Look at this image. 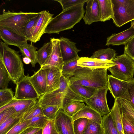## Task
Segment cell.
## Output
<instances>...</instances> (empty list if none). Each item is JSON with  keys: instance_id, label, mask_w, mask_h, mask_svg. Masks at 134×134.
<instances>
[{"instance_id": "6", "label": "cell", "mask_w": 134, "mask_h": 134, "mask_svg": "<svg viewBox=\"0 0 134 134\" xmlns=\"http://www.w3.org/2000/svg\"><path fill=\"white\" fill-rule=\"evenodd\" d=\"M74 100L73 93L68 90L65 92L45 93L40 97L38 101L40 105L57 106L63 108Z\"/></svg>"}, {"instance_id": "37", "label": "cell", "mask_w": 134, "mask_h": 134, "mask_svg": "<svg viewBox=\"0 0 134 134\" xmlns=\"http://www.w3.org/2000/svg\"><path fill=\"white\" fill-rule=\"evenodd\" d=\"M11 117L0 124V134H6L20 121L21 118Z\"/></svg>"}, {"instance_id": "50", "label": "cell", "mask_w": 134, "mask_h": 134, "mask_svg": "<svg viewBox=\"0 0 134 134\" xmlns=\"http://www.w3.org/2000/svg\"><path fill=\"white\" fill-rule=\"evenodd\" d=\"M113 4L119 5H125L133 2V0H112Z\"/></svg>"}, {"instance_id": "43", "label": "cell", "mask_w": 134, "mask_h": 134, "mask_svg": "<svg viewBox=\"0 0 134 134\" xmlns=\"http://www.w3.org/2000/svg\"><path fill=\"white\" fill-rule=\"evenodd\" d=\"M29 124V120H24L22 116L19 122L6 134H20L28 127Z\"/></svg>"}, {"instance_id": "9", "label": "cell", "mask_w": 134, "mask_h": 134, "mask_svg": "<svg viewBox=\"0 0 134 134\" xmlns=\"http://www.w3.org/2000/svg\"><path fill=\"white\" fill-rule=\"evenodd\" d=\"M132 3L125 5L113 4L114 15L112 18L115 25L120 27L134 20V0Z\"/></svg>"}, {"instance_id": "3", "label": "cell", "mask_w": 134, "mask_h": 134, "mask_svg": "<svg viewBox=\"0 0 134 134\" xmlns=\"http://www.w3.org/2000/svg\"><path fill=\"white\" fill-rule=\"evenodd\" d=\"M0 15V27L24 36V32L28 23L38 15L40 12H15L3 9Z\"/></svg>"}, {"instance_id": "40", "label": "cell", "mask_w": 134, "mask_h": 134, "mask_svg": "<svg viewBox=\"0 0 134 134\" xmlns=\"http://www.w3.org/2000/svg\"><path fill=\"white\" fill-rule=\"evenodd\" d=\"M122 122L124 134H134V121L122 113Z\"/></svg>"}, {"instance_id": "14", "label": "cell", "mask_w": 134, "mask_h": 134, "mask_svg": "<svg viewBox=\"0 0 134 134\" xmlns=\"http://www.w3.org/2000/svg\"><path fill=\"white\" fill-rule=\"evenodd\" d=\"M43 66L46 69L47 73V85L46 93H52L59 88L61 71L54 66Z\"/></svg>"}, {"instance_id": "12", "label": "cell", "mask_w": 134, "mask_h": 134, "mask_svg": "<svg viewBox=\"0 0 134 134\" xmlns=\"http://www.w3.org/2000/svg\"><path fill=\"white\" fill-rule=\"evenodd\" d=\"M53 15L46 10L40 12L39 18L32 33L31 42L35 43L40 41Z\"/></svg>"}, {"instance_id": "4", "label": "cell", "mask_w": 134, "mask_h": 134, "mask_svg": "<svg viewBox=\"0 0 134 134\" xmlns=\"http://www.w3.org/2000/svg\"><path fill=\"white\" fill-rule=\"evenodd\" d=\"M0 59H1L10 76L16 84L25 75L24 65L20 56L15 50L1 40Z\"/></svg>"}, {"instance_id": "49", "label": "cell", "mask_w": 134, "mask_h": 134, "mask_svg": "<svg viewBox=\"0 0 134 134\" xmlns=\"http://www.w3.org/2000/svg\"><path fill=\"white\" fill-rule=\"evenodd\" d=\"M130 101L134 106V79L128 81Z\"/></svg>"}, {"instance_id": "22", "label": "cell", "mask_w": 134, "mask_h": 134, "mask_svg": "<svg viewBox=\"0 0 134 134\" xmlns=\"http://www.w3.org/2000/svg\"><path fill=\"white\" fill-rule=\"evenodd\" d=\"M81 118H86L102 125V116L97 112L87 105L72 117L73 121Z\"/></svg>"}, {"instance_id": "41", "label": "cell", "mask_w": 134, "mask_h": 134, "mask_svg": "<svg viewBox=\"0 0 134 134\" xmlns=\"http://www.w3.org/2000/svg\"><path fill=\"white\" fill-rule=\"evenodd\" d=\"M45 116L50 120L54 119L61 108L57 106L40 105Z\"/></svg>"}, {"instance_id": "26", "label": "cell", "mask_w": 134, "mask_h": 134, "mask_svg": "<svg viewBox=\"0 0 134 134\" xmlns=\"http://www.w3.org/2000/svg\"><path fill=\"white\" fill-rule=\"evenodd\" d=\"M80 58L78 57L64 62L61 71L62 75L68 79L73 76L77 71L82 68L77 64Z\"/></svg>"}, {"instance_id": "17", "label": "cell", "mask_w": 134, "mask_h": 134, "mask_svg": "<svg viewBox=\"0 0 134 134\" xmlns=\"http://www.w3.org/2000/svg\"><path fill=\"white\" fill-rule=\"evenodd\" d=\"M77 65L80 67L90 69H108L115 65L112 60H104L88 57H80Z\"/></svg>"}, {"instance_id": "31", "label": "cell", "mask_w": 134, "mask_h": 134, "mask_svg": "<svg viewBox=\"0 0 134 134\" xmlns=\"http://www.w3.org/2000/svg\"><path fill=\"white\" fill-rule=\"evenodd\" d=\"M117 99L122 113L134 121V106L129 100L121 98Z\"/></svg>"}, {"instance_id": "20", "label": "cell", "mask_w": 134, "mask_h": 134, "mask_svg": "<svg viewBox=\"0 0 134 134\" xmlns=\"http://www.w3.org/2000/svg\"><path fill=\"white\" fill-rule=\"evenodd\" d=\"M0 37L6 44L19 47L27 42L24 37L0 27Z\"/></svg>"}, {"instance_id": "30", "label": "cell", "mask_w": 134, "mask_h": 134, "mask_svg": "<svg viewBox=\"0 0 134 134\" xmlns=\"http://www.w3.org/2000/svg\"><path fill=\"white\" fill-rule=\"evenodd\" d=\"M116 55V51L110 48L100 49L94 52L90 58L112 60Z\"/></svg>"}, {"instance_id": "8", "label": "cell", "mask_w": 134, "mask_h": 134, "mask_svg": "<svg viewBox=\"0 0 134 134\" xmlns=\"http://www.w3.org/2000/svg\"><path fill=\"white\" fill-rule=\"evenodd\" d=\"M29 75L21 77L16 83L14 99L19 100H37L38 95L29 79Z\"/></svg>"}, {"instance_id": "29", "label": "cell", "mask_w": 134, "mask_h": 134, "mask_svg": "<svg viewBox=\"0 0 134 134\" xmlns=\"http://www.w3.org/2000/svg\"><path fill=\"white\" fill-rule=\"evenodd\" d=\"M102 125L104 130V134H119L110 113L102 116Z\"/></svg>"}, {"instance_id": "44", "label": "cell", "mask_w": 134, "mask_h": 134, "mask_svg": "<svg viewBox=\"0 0 134 134\" xmlns=\"http://www.w3.org/2000/svg\"><path fill=\"white\" fill-rule=\"evenodd\" d=\"M39 15L40 14L29 22L25 27L24 36L27 41H30L31 40L32 32L38 20Z\"/></svg>"}, {"instance_id": "38", "label": "cell", "mask_w": 134, "mask_h": 134, "mask_svg": "<svg viewBox=\"0 0 134 134\" xmlns=\"http://www.w3.org/2000/svg\"><path fill=\"white\" fill-rule=\"evenodd\" d=\"M49 120L44 115L36 116L29 120L28 127L43 129Z\"/></svg>"}, {"instance_id": "47", "label": "cell", "mask_w": 134, "mask_h": 134, "mask_svg": "<svg viewBox=\"0 0 134 134\" xmlns=\"http://www.w3.org/2000/svg\"><path fill=\"white\" fill-rule=\"evenodd\" d=\"M124 53L134 60V37L125 45Z\"/></svg>"}, {"instance_id": "36", "label": "cell", "mask_w": 134, "mask_h": 134, "mask_svg": "<svg viewBox=\"0 0 134 134\" xmlns=\"http://www.w3.org/2000/svg\"><path fill=\"white\" fill-rule=\"evenodd\" d=\"M13 92L10 88L0 89V108L4 106L14 99Z\"/></svg>"}, {"instance_id": "11", "label": "cell", "mask_w": 134, "mask_h": 134, "mask_svg": "<svg viewBox=\"0 0 134 134\" xmlns=\"http://www.w3.org/2000/svg\"><path fill=\"white\" fill-rule=\"evenodd\" d=\"M55 126L58 134H75L73 127V120L61 108L54 119Z\"/></svg>"}, {"instance_id": "25", "label": "cell", "mask_w": 134, "mask_h": 134, "mask_svg": "<svg viewBox=\"0 0 134 134\" xmlns=\"http://www.w3.org/2000/svg\"><path fill=\"white\" fill-rule=\"evenodd\" d=\"M18 47L23 57H27L30 58L31 61V63L32 66L33 67H35L38 63L36 51L37 48L33 45L32 42L30 44L27 42Z\"/></svg>"}, {"instance_id": "24", "label": "cell", "mask_w": 134, "mask_h": 134, "mask_svg": "<svg viewBox=\"0 0 134 134\" xmlns=\"http://www.w3.org/2000/svg\"><path fill=\"white\" fill-rule=\"evenodd\" d=\"M100 8V21L112 19L114 15L113 4L112 0H98Z\"/></svg>"}, {"instance_id": "16", "label": "cell", "mask_w": 134, "mask_h": 134, "mask_svg": "<svg viewBox=\"0 0 134 134\" xmlns=\"http://www.w3.org/2000/svg\"><path fill=\"white\" fill-rule=\"evenodd\" d=\"M85 15L83 18L86 25L100 21V8L98 0H87Z\"/></svg>"}, {"instance_id": "2", "label": "cell", "mask_w": 134, "mask_h": 134, "mask_svg": "<svg viewBox=\"0 0 134 134\" xmlns=\"http://www.w3.org/2000/svg\"><path fill=\"white\" fill-rule=\"evenodd\" d=\"M107 69H90L82 67L69 79V85H81L97 90L108 86Z\"/></svg>"}, {"instance_id": "35", "label": "cell", "mask_w": 134, "mask_h": 134, "mask_svg": "<svg viewBox=\"0 0 134 134\" xmlns=\"http://www.w3.org/2000/svg\"><path fill=\"white\" fill-rule=\"evenodd\" d=\"M102 125L88 120L87 125L82 134H104Z\"/></svg>"}, {"instance_id": "27", "label": "cell", "mask_w": 134, "mask_h": 134, "mask_svg": "<svg viewBox=\"0 0 134 134\" xmlns=\"http://www.w3.org/2000/svg\"><path fill=\"white\" fill-rule=\"evenodd\" d=\"M69 86L74 92L85 99L90 98L97 90L79 85L71 84Z\"/></svg>"}, {"instance_id": "39", "label": "cell", "mask_w": 134, "mask_h": 134, "mask_svg": "<svg viewBox=\"0 0 134 134\" xmlns=\"http://www.w3.org/2000/svg\"><path fill=\"white\" fill-rule=\"evenodd\" d=\"M88 119L81 118L73 121V127L75 134H82L88 124Z\"/></svg>"}, {"instance_id": "18", "label": "cell", "mask_w": 134, "mask_h": 134, "mask_svg": "<svg viewBox=\"0 0 134 134\" xmlns=\"http://www.w3.org/2000/svg\"><path fill=\"white\" fill-rule=\"evenodd\" d=\"M64 62L79 57V52L81 51L76 46V43L71 41L68 38L63 37L59 38Z\"/></svg>"}, {"instance_id": "1", "label": "cell", "mask_w": 134, "mask_h": 134, "mask_svg": "<svg viewBox=\"0 0 134 134\" xmlns=\"http://www.w3.org/2000/svg\"><path fill=\"white\" fill-rule=\"evenodd\" d=\"M85 3L77 4L62 10L53 18L47 27L45 33L58 34L72 28L84 16Z\"/></svg>"}, {"instance_id": "15", "label": "cell", "mask_w": 134, "mask_h": 134, "mask_svg": "<svg viewBox=\"0 0 134 134\" xmlns=\"http://www.w3.org/2000/svg\"><path fill=\"white\" fill-rule=\"evenodd\" d=\"M29 80L38 95L41 96L46 93L47 85V73L44 66L29 76Z\"/></svg>"}, {"instance_id": "34", "label": "cell", "mask_w": 134, "mask_h": 134, "mask_svg": "<svg viewBox=\"0 0 134 134\" xmlns=\"http://www.w3.org/2000/svg\"><path fill=\"white\" fill-rule=\"evenodd\" d=\"M43 115H44L38 100L23 115L22 117L25 120H29L36 116Z\"/></svg>"}, {"instance_id": "53", "label": "cell", "mask_w": 134, "mask_h": 134, "mask_svg": "<svg viewBox=\"0 0 134 134\" xmlns=\"http://www.w3.org/2000/svg\"><path fill=\"white\" fill-rule=\"evenodd\" d=\"M42 129H41L39 131H37L34 134H42Z\"/></svg>"}, {"instance_id": "54", "label": "cell", "mask_w": 134, "mask_h": 134, "mask_svg": "<svg viewBox=\"0 0 134 134\" xmlns=\"http://www.w3.org/2000/svg\"><path fill=\"white\" fill-rule=\"evenodd\" d=\"M131 26L134 29V20L131 21Z\"/></svg>"}, {"instance_id": "19", "label": "cell", "mask_w": 134, "mask_h": 134, "mask_svg": "<svg viewBox=\"0 0 134 134\" xmlns=\"http://www.w3.org/2000/svg\"><path fill=\"white\" fill-rule=\"evenodd\" d=\"M134 37V29L132 26L118 34H114L108 37L105 46L125 45Z\"/></svg>"}, {"instance_id": "10", "label": "cell", "mask_w": 134, "mask_h": 134, "mask_svg": "<svg viewBox=\"0 0 134 134\" xmlns=\"http://www.w3.org/2000/svg\"><path fill=\"white\" fill-rule=\"evenodd\" d=\"M109 90L114 99L121 98L129 100L128 81L116 78L110 75H108Z\"/></svg>"}, {"instance_id": "21", "label": "cell", "mask_w": 134, "mask_h": 134, "mask_svg": "<svg viewBox=\"0 0 134 134\" xmlns=\"http://www.w3.org/2000/svg\"><path fill=\"white\" fill-rule=\"evenodd\" d=\"M38 101L37 100H19L14 99L10 103L2 107H13L15 110V114L13 117L20 118Z\"/></svg>"}, {"instance_id": "42", "label": "cell", "mask_w": 134, "mask_h": 134, "mask_svg": "<svg viewBox=\"0 0 134 134\" xmlns=\"http://www.w3.org/2000/svg\"><path fill=\"white\" fill-rule=\"evenodd\" d=\"M15 114V110L13 107L0 108V124L14 116Z\"/></svg>"}, {"instance_id": "48", "label": "cell", "mask_w": 134, "mask_h": 134, "mask_svg": "<svg viewBox=\"0 0 134 134\" xmlns=\"http://www.w3.org/2000/svg\"><path fill=\"white\" fill-rule=\"evenodd\" d=\"M69 87V79H66L62 75L60 78L59 88L53 93H58L65 92L68 90Z\"/></svg>"}, {"instance_id": "13", "label": "cell", "mask_w": 134, "mask_h": 134, "mask_svg": "<svg viewBox=\"0 0 134 134\" xmlns=\"http://www.w3.org/2000/svg\"><path fill=\"white\" fill-rule=\"evenodd\" d=\"M50 40L52 43V50L49 57L43 65L54 66L61 71L64 62L61 52L60 40L59 38H51Z\"/></svg>"}, {"instance_id": "7", "label": "cell", "mask_w": 134, "mask_h": 134, "mask_svg": "<svg viewBox=\"0 0 134 134\" xmlns=\"http://www.w3.org/2000/svg\"><path fill=\"white\" fill-rule=\"evenodd\" d=\"M108 86L97 89L89 99H85L86 105L98 113L102 116L110 112L107 99Z\"/></svg>"}, {"instance_id": "46", "label": "cell", "mask_w": 134, "mask_h": 134, "mask_svg": "<svg viewBox=\"0 0 134 134\" xmlns=\"http://www.w3.org/2000/svg\"><path fill=\"white\" fill-rule=\"evenodd\" d=\"M42 129V134H58L55 128L54 119H49Z\"/></svg>"}, {"instance_id": "23", "label": "cell", "mask_w": 134, "mask_h": 134, "mask_svg": "<svg viewBox=\"0 0 134 134\" xmlns=\"http://www.w3.org/2000/svg\"><path fill=\"white\" fill-rule=\"evenodd\" d=\"M114 123L119 134H124L122 122V112L117 99H115L114 105L110 112Z\"/></svg>"}, {"instance_id": "51", "label": "cell", "mask_w": 134, "mask_h": 134, "mask_svg": "<svg viewBox=\"0 0 134 134\" xmlns=\"http://www.w3.org/2000/svg\"><path fill=\"white\" fill-rule=\"evenodd\" d=\"M41 129L33 127H28L24 130L20 134H34Z\"/></svg>"}, {"instance_id": "45", "label": "cell", "mask_w": 134, "mask_h": 134, "mask_svg": "<svg viewBox=\"0 0 134 134\" xmlns=\"http://www.w3.org/2000/svg\"><path fill=\"white\" fill-rule=\"evenodd\" d=\"M59 2L62 6V10L74 5L85 3L87 0H56Z\"/></svg>"}, {"instance_id": "32", "label": "cell", "mask_w": 134, "mask_h": 134, "mask_svg": "<svg viewBox=\"0 0 134 134\" xmlns=\"http://www.w3.org/2000/svg\"><path fill=\"white\" fill-rule=\"evenodd\" d=\"M85 106L84 102L74 101L68 104L62 109L65 113L72 117Z\"/></svg>"}, {"instance_id": "52", "label": "cell", "mask_w": 134, "mask_h": 134, "mask_svg": "<svg viewBox=\"0 0 134 134\" xmlns=\"http://www.w3.org/2000/svg\"><path fill=\"white\" fill-rule=\"evenodd\" d=\"M23 62L26 64H28L31 62L30 59L27 57H23Z\"/></svg>"}, {"instance_id": "33", "label": "cell", "mask_w": 134, "mask_h": 134, "mask_svg": "<svg viewBox=\"0 0 134 134\" xmlns=\"http://www.w3.org/2000/svg\"><path fill=\"white\" fill-rule=\"evenodd\" d=\"M11 80L10 75L2 60L0 59V88H7L10 81Z\"/></svg>"}, {"instance_id": "28", "label": "cell", "mask_w": 134, "mask_h": 134, "mask_svg": "<svg viewBox=\"0 0 134 134\" xmlns=\"http://www.w3.org/2000/svg\"><path fill=\"white\" fill-rule=\"evenodd\" d=\"M52 47V43L50 40L48 42L44 43L43 46L37 51V60L41 66L43 65L49 57Z\"/></svg>"}, {"instance_id": "5", "label": "cell", "mask_w": 134, "mask_h": 134, "mask_svg": "<svg viewBox=\"0 0 134 134\" xmlns=\"http://www.w3.org/2000/svg\"><path fill=\"white\" fill-rule=\"evenodd\" d=\"M112 61L115 65L108 69L111 76L126 81L134 79V60L124 53L116 56Z\"/></svg>"}]
</instances>
